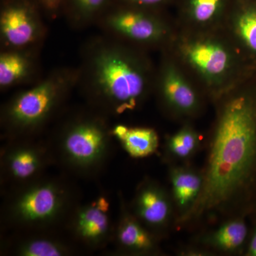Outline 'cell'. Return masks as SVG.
<instances>
[{
  "label": "cell",
  "instance_id": "20",
  "mask_svg": "<svg viewBox=\"0 0 256 256\" xmlns=\"http://www.w3.org/2000/svg\"><path fill=\"white\" fill-rule=\"evenodd\" d=\"M232 30L247 50L256 53V6H248L237 12L232 18Z\"/></svg>",
  "mask_w": 256,
  "mask_h": 256
},
{
  "label": "cell",
  "instance_id": "24",
  "mask_svg": "<svg viewBox=\"0 0 256 256\" xmlns=\"http://www.w3.org/2000/svg\"><path fill=\"white\" fill-rule=\"evenodd\" d=\"M42 9L50 14H55L63 8L65 0H36Z\"/></svg>",
  "mask_w": 256,
  "mask_h": 256
},
{
  "label": "cell",
  "instance_id": "1",
  "mask_svg": "<svg viewBox=\"0 0 256 256\" xmlns=\"http://www.w3.org/2000/svg\"><path fill=\"white\" fill-rule=\"evenodd\" d=\"M256 162V109L246 96H232L220 110L201 193L185 212L190 220L225 204L250 176Z\"/></svg>",
  "mask_w": 256,
  "mask_h": 256
},
{
  "label": "cell",
  "instance_id": "6",
  "mask_svg": "<svg viewBox=\"0 0 256 256\" xmlns=\"http://www.w3.org/2000/svg\"><path fill=\"white\" fill-rule=\"evenodd\" d=\"M182 56L208 86L222 89L233 76L235 56L232 47L214 36H200L184 40Z\"/></svg>",
  "mask_w": 256,
  "mask_h": 256
},
{
  "label": "cell",
  "instance_id": "4",
  "mask_svg": "<svg viewBox=\"0 0 256 256\" xmlns=\"http://www.w3.org/2000/svg\"><path fill=\"white\" fill-rule=\"evenodd\" d=\"M110 130L100 116H79L64 126L58 150L64 162L82 173L94 172L104 164L110 148Z\"/></svg>",
  "mask_w": 256,
  "mask_h": 256
},
{
  "label": "cell",
  "instance_id": "3",
  "mask_svg": "<svg viewBox=\"0 0 256 256\" xmlns=\"http://www.w3.org/2000/svg\"><path fill=\"white\" fill-rule=\"evenodd\" d=\"M78 82V69L54 70L5 105L2 122L10 132L23 134L42 127Z\"/></svg>",
  "mask_w": 256,
  "mask_h": 256
},
{
  "label": "cell",
  "instance_id": "23",
  "mask_svg": "<svg viewBox=\"0 0 256 256\" xmlns=\"http://www.w3.org/2000/svg\"><path fill=\"white\" fill-rule=\"evenodd\" d=\"M168 2H169V0H112V3H118V4L152 10L165 4Z\"/></svg>",
  "mask_w": 256,
  "mask_h": 256
},
{
  "label": "cell",
  "instance_id": "21",
  "mask_svg": "<svg viewBox=\"0 0 256 256\" xmlns=\"http://www.w3.org/2000/svg\"><path fill=\"white\" fill-rule=\"evenodd\" d=\"M23 256H62L68 252L62 242L50 238H33L23 242L18 249Z\"/></svg>",
  "mask_w": 256,
  "mask_h": 256
},
{
  "label": "cell",
  "instance_id": "17",
  "mask_svg": "<svg viewBox=\"0 0 256 256\" xmlns=\"http://www.w3.org/2000/svg\"><path fill=\"white\" fill-rule=\"evenodd\" d=\"M112 0H65L63 8L69 22L76 28H82L98 21Z\"/></svg>",
  "mask_w": 256,
  "mask_h": 256
},
{
  "label": "cell",
  "instance_id": "2",
  "mask_svg": "<svg viewBox=\"0 0 256 256\" xmlns=\"http://www.w3.org/2000/svg\"><path fill=\"white\" fill-rule=\"evenodd\" d=\"M151 78L148 60L122 40L98 37L84 47L78 84L101 111L118 116L136 110L146 98Z\"/></svg>",
  "mask_w": 256,
  "mask_h": 256
},
{
  "label": "cell",
  "instance_id": "13",
  "mask_svg": "<svg viewBox=\"0 0 256 256\" xmlns=\"http://www.w3.org/2000/svg\"><path fill=\"white\" fill-rule=\"evenodd\" d=\"M45 156L44 152L36 146H16L5 156L4 168L13 180L28 181L41 172L46 162Z\"/></svg>",
  "mask_w": 256,
  "mask_h": 256
},
{
  "label": "cell",
  "instance_id": "8",
  "mask_svg": "<svg viewBox=\"0 0 256 256\" xmlns=\"http://www.w3.org/2000/svg\"><path fill=\"white\" fill-rule=\"evenodd\" d=\"M36 0H3L0 11V37L4 48L34 46L44 35Z\"/></svg>",
  "mask_w": 256,
  "mask_h": 256
},
{
  "label": "cell",
  "instance_id": "25",
  "mask_svg": "<svg viewBox=\"0 0 256 256\" xmlns=\"http://www.w3.org/2000/svg\"><path fill=\"white\" fill-rule=\"evenodd\" d=\"M249 254L250 256H256V232L252 237V242H250Z\"/></svg>",
  "mask_w": 256,
  "mask_h": 256
},
{
  "label": "cell",
  "instance_id": "22",
  "mask_svg": "<svg viewBox=\"0 0 256 256\" xmlns=\"http://www.w3.org/2000/svg\"><path fill=\"white\" fill-rule=\"evenodd\" d=\"M200 144L197 133L190 127H184L170 138L169 150L173 156L180 158L191 156Z\"/></svg>",
  "mask_w": 256,
  "mask_h": 256
},
{
  "label": "cell",
  "instance_id": "16",
  "mask_svg": "<svg viewBox=\"0 0 256 256\" xmlns=\"http://www.w3.org/2000/svg\"><path fill=\"white\" fill-rule=\"evenodd\" d=\"M171 182L178 206L190 208L201 193L204 178L191 170L176 168L172 171Z\"/></svg>",
  "mask_w": 256,
  "mask_h": 256
},
{
  "label": "cell",
  "instance_id": "18",
  "mask_svg": "<svg viewBox=\"0 0 256 256\" xmlns=\"http://www.w3.org/2000/svg\"><path fill=\"white\" fill-rule=\"evenodd\" d=\"M225 6L226 0H186L185 14L192 24L208 28L220 20Z\"/></svg>",
  "mask_w": 256,
  "mask_h": 256
},
{
  "label": "cell",
  "instance_id": "14",
  "mask_svg": "<svg viewBox=\"0 0 256 256\" xmlns=\"http://www.w3.org/2000/svg\"><path fill=\"white\" fill-rule=\"evenodd\" d=\"M116 242L120 248L133 254H148L156 248L154 238L140 220L122 212L116 229Z\"/></svg>",
  "mask_w": 256,
  "mask_h": 256
},
{
  "label": "cell",
  "instance_id": "9",
  "mask_svg": "<svg viewBox=\"0 0 256 256\" xmlns=\"http://www.w3.org/2000/svg\"><path fill=\"white\" fill-rule=\"evenodd\" d=\"M158 87L164 104L178 114H191L198 108L200 100L196 92L172 62L163 64Z\"/></svg>",
  "mask_w": 256,
  "mask_h": 256
},
{
  "label": "cell",
  "instance_id": "5",
  "mask_svg": "<svg viewBox=\"0 0 256 256\" xmlns=\"http://www.w3.org/2000/svg\"><path fill=\"white\" fill-rule=\"evenodd\" d=\"M108 36L142 45L159 44L169 28L152 9L112 3L98 20Z\"/></svg>",
  "mask_w": 256,
  "mask_h": 256
},
{
  "label": "cell",
  "instance_id": "11",
  "mask_svg": "<svg viewBox=\"0 0 256 256\" xmlns=\"http://www.w3.org/2000/svg\"><path fill=\"white\" fill-rule=\"evenodd\" d=\"M136 216L153 228H160L169 222L171 204L162 188L154 184H144L138 190L134 200Z\"/></svg>",
  "mask_w": 256,
  "mask_h": 256
},
{
  "label": "cell",
  "instance_id": "10",
  "mask_svg": "<svg viewBox=\"0 0 256 256\" xmlns=\"http://www.w3.org/2000/svg\"><path fill=\"white\" fill-rule=\"evenodd\" d=\"M108 210V202L102 196L79 208L72 222L76 236L92 246L106 242L111 230Z\"/></svg>",
  "mask_w": 256,
  "mask_h": 256
},
{
  "label": "cell",
  "instance_id": "15",
  "mask_svg": "<svg viewBox=\"0 0 256 256\" xmlns=\"http://www.w3.org/2000/svg\"><path fill=\"white\" fill-rule=\"evenodd\" d=\"M112 134L122 143L132 158H144L153 154L159 144L158 133L149 128H129L118 124L112 130Z\"/></svg>",
  "mask_w": 256,
  "mask_h": 256
},
{
  "label": "cell",
  "instance_id": "19",
  "mask_svg": "<svg viewBox=\"0 0 256 256\" xmlns=\"http://www.w3.org/2000/svg\"><path fill=\"white\" fill-rule=\"evenodd\" d=\"M246 236V225L242 220H230L210 234L206 242L224 252H234L244 244Z\"/></svg>",
  "mask_w": 256,
  "mask_h": 256
},
{
  "label": "cell",
  "instance_id": "7",
  "mask_svg": "<svg viewBox=\"0 0 256 256\" xmlns=\"http://www.w3.org/2000/svg\"><path fill=\"white\" fill-rule=\"evenodd\" d=\"M67 204L68 195L60 184L40 182L16 194L10 206V216L20 225H48L60 220Z\"/></svg>",
  "mask_w": 256,
  "mask_h": 256
},
{
  "label": "cell",
  "instance_id": "12",
  "mask_svg": "<svg viewBox=\"0 0 256 256\" xmlns=\"http://www.w3.org/2000/svg\"><path fill=\"white\" fill-rule=\"evenodd\" d=\"M32 48H4L0 54V87L9 88L28 82L34 75L36 58Z\"/></svg>",
  "mask_w": 256,
  "mask_h": 256
}]
</instances>
